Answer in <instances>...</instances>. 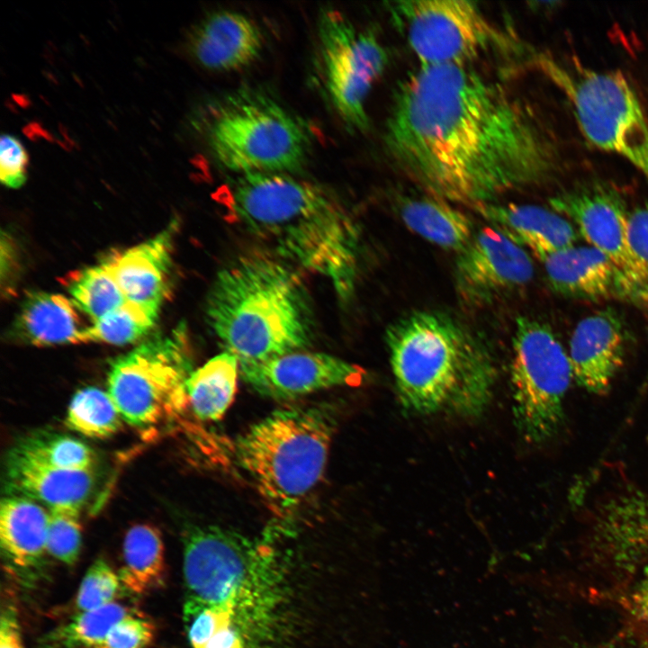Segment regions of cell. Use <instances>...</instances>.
Masks as SVG:
<instances>
[{"label": "cell", "mask_w": 648, "mask_h": 648, "mask_svg": "<svg viewBox=\"0 0 648 648\" xmlns=\"http://www.w3.org/2000/svg\"><path fill=\"white\" fill-rule=\"evenodd\" d=\"M383 140L397 167L429 195L472 207L544 184L560 166L528 103L469 64L410 73L396 89Z\"/></svg>", "instance_id": "cell-1"}, {"label": "cell", "mask_w": 648, "mask_h": 648, "mask_svg": "<svg viewBox=\"0 0 648 648\" xmlns=\"http://www.w3.org/2000/svg\"><path fill=\"white\" fill-rule=\"evenodd\" d=\"M230 215L279 257L325 277L338 298L354 294L360 227L333 194L286 173L238 175L224 200Z\"/></svg>", "instance_id": "cell-2"}, {"label": "cell", "mask_w": 648, "mask_h": 648, "mask_svg": "<svg viewBox=\"0 0 648 648\" xmlns=\"http://www.w3.org/2000/svg\"><path fill=\"white\" fill-rule=\"evenodd\" d=\"M398 402L411 416L477 418L488 409L497 381L493 351L451 314L418 310L385 331Z\"/></svg>", "instance_id": "cell-3"}, {"label": "cell", "mask_w": 648, "mask_h": 648, "mask_svg": "<svg viewBox=\"0 0 648 648\" xmlns=\"http://www.w3.org/2000/svg\"><path fill=\"white\" fill-rule=\"evenodd\" d=\"M209 326L239 364L305 350L315 319L301 276L281 257L253 252L216 275L206 302Z\"/></svg>", "instance_id": "cell-4"}, {"label": "cell", "mask_w": 648, "mask_h": 648, "mask_svg": "<svg viewBox=\"0 0 648 648\" xmlns=\"http://www.w3.org/2000/svg\"><path fill=\"white\" fill-rule=\"evenodd\" d=\"M337 417L324 404L274 411L234 444L238 464L274 515L287 518L321 480Z\"/></svg>", "instance_id": "cell-5"}, {"label": "cell", "mask_w": 648, "mask_h": 648, "mask_svg": "<svg viewBox=\"0 0 648 648\" xmlns=\"http://www.w3.org/2000/svg\"><path fill=\"white\" fill-rule=\"evenodd\" d=\"M186 600L222 616L248 641L276 599L273 549L215 526L195 527L184 540Z\"/></svg>", "instance_id": "cell-6"}, {"label": "cell", "mask_w": 648, "mask_h": 648, "mask_svg": "<svg viewBox=\"0 0 648 648\" xmlns=\"http://www.w3.org/2000/svg\"><path fill=\"white\" fill-rule=\"evenodd\" d=\"M203 122L212 156L238 175L294 174L308 158V127L263 90L243 87L230 92L208 109Z\"/></svg>", "instance_id": "cell-7"}, {"label": "cell", "mask_w": 648, "mask_h": 648, "mask_svg": "<svg viewBox=\"0 0 648 648\" xmlns=\"http://www.w3.org/2000/svg\"><path fill=\"white\" fill-rule=\"evenodd\" d=\"M536 60L570 102L585 138L627 159L648 179V119L625 76L546 55Z\"/></svg>", "instance_id": "cell-8"}, {"label": "cell", "mask_w": 648, "mask_h": 648, "mask_svg": "<svg viewBox=\"0 0 648 648\" xmlns=\"http://www.w3.org/2000/svg\"><path fill=\"white\" fill-rule=\"evenodd\" d=\"M510 383L515 427L527 443L552 439L564 417V400L573 378L569 355L546 323L516 319Z\"/></svg>", "instance_id": "cell-9"}, {"label": "cell", "mask_w": 648, "mask_h": 648, "mask_svg": "<svg viewBox=\"0 0 648 648\" xmlns=\"http://www.w3.org/2000/svg\"><path fill=\"white\" fill-rule=\"evenodd\" d=\"M187 333L179 325L117 358L108 375V392L128 424L149 429L172 419L189 405L192 374Z\"/></svg>", "instance_id": "cell-10"}, {"label": "cell", "mask_w": 648, "mask_h": 648, "mask_svg": "<svg viewBox=\"0 0 648 648\" xmlns=\"http://www.w3.org/2000/svg\"><path fill=\"white\" fill-rule=\"evenodd\" d=\"M390 11L419 66L469 64L490 50H519L473 2L400 1Z\"/></svg>", "instance_id": "cell-11"}, {"label": "cell", "mask_w": 648, "mask_h": 648, "mask_svg": "<svg viewBox=\"0 0 648 648\" xmlns=\"http://www.w3.org/2000/svg\"><path fill=\"white\" fill-rule=\"evenodd\" d=\"M318 32L332 104L347 127L364 131L369 126L367 96L388 64V53L374 33L333 9L320 14Z\"/></svg>", "instance_id": "cell-12"}, {"label": "cell", "mask_w": 648, "mask_h": 648, "mask_svg": "<svg viewBox=\"0 0 648 648\" xmlns=\"http://www.w3.org/2000/svg\"><path fill=\"white\" fill-rule=\"evenodd\" d=\"M534 265L526 249L491 226L476 230L454 263L455 292L468 307L481 308L526 286Z\"/></svg>", "instance_id": "cell-13"}, {"label": "cell", "mask_w": 648, "mask_h": 648, "mask_svg": "<svg viewBox=\"0 0 648 648\" xmlns=\"http://www.w3.org/2000/svg\"><path fill=\"white\" fill-rule=\"evenodd\" d=\"M549 203L554 211L575 223L590 247L605 254L648 292V275L628 243L629 212L617 190L594 182L557 194Z\"/></svg>", "instance_id": "cell-14"}, {"label": "cell", "mask_w": 648, "mask_h": 648, "mask_svg": "<svg viewBox=\"0 0 648 648\" xmlns=\"http://www.w3.org/2000/svg\"><path fill=\"white\" fill-rule=\"evenodd\" d=\"M239 374L262 395L292 400L334 387L359 385L365 371L333 355L302 350L239 364Z\"/></svg>", "instance_id": "cell-15"}, {"label": "cell", "mask_w": 648, "mask_h": 648, "mask_svg": "<svg viewBox=\"0 0 648 648\" xmlns=\"http://www.w3.org/2000/svg\"><path fill=\"white\" fill-rule=\"evenodd\" d=\"M548 284L562 296L589 301L619 300L648 306V292L593 247L573 246L543 261Z\"/></svg>", "instance_id": "cell-16"}, {"label": "cell", "mask_w": 648, "mask_h": 648, "mask_svg": "<svg viewBox=\"0 0 648 648\" xmlns=\"http://www.w3.org/2000/svg\"><path fill=\"white\" fill-rule=\"evenodd\" d=\"M626 347L623 320L608 308L582 319L570 340L573 378L588 392L604 394L622 366Z\"/></svg>", "instance_id": "cell-17"}, {"label": "cell", "mask_w": 648, "mask_h": 648, "mask_svg": "<svg viewBox=\"0 0 648 648\" xmlns=\"http://www.w3.org/2000/svg\"><path fill=\"white\" fill-rule=\"evenodd\" d=\"M176 230V222L173 221L155 237L102 261L127 301L158 312L171 292Z\"/></svg>", "instance_id": "cell-18"}, {"label": "cell", "mask_w": 648, "mask_h": 648, "mask_svg": "<svg viewBox=\"0 0 648 648\" xmlns=\"http://www.w3.org/2000/svg\"><path fill=\"white\" fill-rule=\"evenodd\" d=\"M264 38L247 15L220 10L205 16L189 35L188 49L203 68L218 72L239 70L259 56Z\"/></svg>", "instance_id": "cell-19"}, {"label": "cell", "mask_w": 648, "mask_h": 648, "mask_svg": "<svg viewBox=\"0 0 648 648\" xmlns=\"http://www.w3.org/2000/svg\"><path fill=\"white\" fill-rule=\"evenodd\" d=\"M488 223L543 261L575 246L578 234L572 222L541 206L496 202L472 207Z\"/></svg>", "instance_id": "cell-20"}, {"label": "cell", "mask_w": 648, "mask_h": 648, "mask_svg": "<svg viewBox=\"0 0 648 648\" xmlns=\"http://www.w3.org/2000/svg\"><path fill=\"white\" fill-rule=\"evenodd\" d=\"M9 495L24 497L47 505L81 508L94 490V470L74 471L50 466L12 448L4 467Z\"/></svg>", "instance_id": "cell-21"}, {"label": "cell", "mask_w": 648, "mask_h": 648, "mask_svg": "<svg viewBox=\"0 0 648 648\" xmlns=\"http://www.w3.org/2000/svg\"><path fill=\"white\" fill-rule=\"evenodd\" d=\"M49 511L30 499L8 495L0 507V544L6 565L19 578L34 579L47 552Z\"/></svg>", "instance_id": "cell-22"}, {"label": "cell", "mask_w": 648, "mask_h": 648, "mask_svg": "<svg viewBox=\"0 0 648 648\" xmlns=\"http://www.w3.org/2000/svg\"><path fill=\"white\" fill-rule=\"evenodd\" d=\"M78 309L61 294L30 292L10 328V338L37 346L86 343Z\"/></svg>", "instance_id": "cell-23"}, {"label": "cell", "mask_w": 648, "mask_h": 648, "mask_svg": "<svg viewBox=\"0 0 648 648\" xmlns=\"http://www.w3.org/2000/svg\"><path fill=\"white\" fill-rule=\"evenodd\" d=\"M397 208L411 231L444 249L459 252L476 232L470 217L432 195L403 196Z\"/></svg>", "instance_id": "cell-24"}, {"label": "cell", "mask_w": 648, "mask_h": 648, "mask_svg": "<svg viewBox=\"0 0 648 648\" xmlns=\"http://www.w3.org/2000/svg\"><path fill=\"white\" fill-rule=\"evenodd\" d=\"M238 374V358L226 351L192 372L186 393L189 406L199 419L216 421L223 417L235 397Z\"/></svg>", "instance_id": "cell-25"}, {"label": "cell", "mask_w": 648, "mask_h": 648, "mask_svg": "<svg viewBox=\"0 0 648 648\" xmlns=\"http://www.w3.org/2000/svg\"><path fill=\"white\" fill-rule=\"evenodd\" d=\"M123 564L118 574L125 590L142 595L163 585L166 577L164 544L158 528L137 524L123 541Z\"/></svg>", "instance_id": "cell-26"}, {"label": "cell", "mask_w": 648, "mask_h": 648, "mask_svg": "<svg viewBox=\"0 0 648 648\" xmlns=\"http://www.w3.org/2000/svg\"><path fill=\"white\" fill-rule=\"evenodd\" d=\"M133 609L118 602L79 612L42 636L38 648H101L112 628Z\"/></svg>", "instance_id": "cell-27"}, {"label": "cell", "mask_w": 648, "mask_h": 648, "mask_svg": "<svg viewBox=\"0 0 648 648\" xmlns=\"http://www.w3.org/2000/svg\"><path fill=\"white\" fill-rule=\"evenodd\" d=\"M76 307L95 321L127 300L113 275L101 262L73 271L61 281Z\"/></svg>", "instance_id": "cell-28"}, {"label": "cell", "mask_w": 648, "mask_h": 648, "mask_svg": "<svg viewBox=\"0 0 648 648\" xmlns=\"http://www.w3.org/2000/svg\"><path fill=\"white\" fill-rule=\"evenodd\" d=\"M123 420L108 392L96 387L77 391L68 408L66 426L92 438H106L120 430Z\"/></svg>", "instance_id": "cell-29"}, {"label": "cell", "mask_w": 648, "mask_h": 648, "mask_svg": "<svg viewBox=\"0 0 648 648\" xmlns=\"http://www.w3.org/2000/svg\"><path fill=\"white\" fill-rule=\"evenodd\" d=\"M13 448L28 458L60 469L90 471L95 465L93 450L82 441L65 435L34 433Z\"/></svg>", "instance_id": "cell-30"}, {"label": "cell", "mask_w": 648, "mask_h": 648, "mask_svg": "<svg viewBox=\"0 0 648 648\" xmlns=\"http://www.w3.org/2000/svg\"><path fill=\"white\" fill-rule=\"evenodd\" d=\"M158 316L157 311L126 301L118 308L93 321L87 328V342L117 346L133 343L151 330Z\"/></svg>", "instance_id": "cell-31"}, {"label": "cell", "mask_w": 648, "mask_h": 648, "mask_svg": "<svg viewBox=\"0 0 648 648\" xmlns=\"http://www.w3.org/2000/svg\"><path fill=\"white\" fill-rule=\"evenodd\" d=\"M80 509L59 507L49 511L47 552L67 565L76 562L82 544Z\"/></svg>", "instance_id": "cell-32"}, {"label": "cell", "mask_w": 648, "mask_h": 648, "mask_svg": "<svg viewBox=\"0 0 648 648\" xmlns=\"http://www.w3.org/2000/svg\"><path fill=\"white\" fill-rule=\"evenodd\" d=\"M123 589L119 574L104 560L97 559L81 581L76 596V608L84 612L116 602Z\"/></svg>", "instance_id": "cell-33"}, {"label": "cell", "mask_w": 648, "mask_h": 648, "mask_svg": "<svg viewBox=\"0 0 648 648\" xmlns=\"http://www.w3.org/2000/svg\"><path fill=\"white\" fill-rule=\"evenodd\" d=\"M155 635L153 622L133 609L112 628L101 648H147Z\"/></svg>", "instance_id": "cell-34"}, {"label": "cell", "mask_w": 648, "mask_h": 648, "mask_svg": "<svg viewBox=\"0 0 648 648\" xmlns=\"http://www.w3.org/2000/svg\"><path fill=\"white\" fill-rule=\"evenodd\" d=\"M28 154L20 140L9 134L0 139V180L10 188L22 186L26 180Z\"/></svg>", "instance_id": "cell-35"}, {"label": "cell", "mask_w": 648, "mask_h": 648, "mask_svg": "<svg viewBox=\"0 0 648 648\" xmlns=\"http://www.w3.org/2000/svg\"><path fill=\"white\" fill-rule=\"evenodd\" d=\"M627 238L633 256L648 275V204L629 212Z\"/></svg>", "instance_id": "cell-36"}, {"label": "cell", "mask_w": 648, "mask_h": 648, "mask_svg": "<svg viewBox=\"0 0 648 648\" xmlns=\"http://www.w3.org/2000/svg\"><path fill=\"white\" fill-rule=\"evenodd\" d=\"M0 648H24L17 610L14 605H5L0 617Z\"/></svg>", "instance_id": "cell-37"}, {"label": "cell", "mask_w": 648, "mask_h": 648, "mask_svg": "<svg viewBox=\"0 0 648 648\" xmlns=\"http://www.w3.org/2000/svg\"><path fill=\"white\" fill-rule=\"evenodd\" d=\"M631 610L634 617L648 626V559L631 596Z\"/></svg>", "instance_id": "cell-38"}, {"label": "cell", "mask_w": 648, "mask_h": 648, "mask_svg": "<svg viewBox=\"0 0 648 648\" xmlns=\"http://www.w3.org/2000/svg\"><path fill=\"white\" fill-rule=\"evenodd\" d=\"M23 133L31 140H36L39 139H44L49 141L53 140V137L50 135V133L42 128L40 124L38 122H31L27 124L23 130Z\"/></svg>", "instance_id": "cell-39"}, {"label": "cell", "mask_w": 648, "mask_h": 648, "mask_svg": "<svg viewBox=\"0 0 648 648\" xmlns=\"http://www.w3.org/2000/svg\"><path fill=\"white\" fill-rule=\"evenodd\" d=\"M14 99L16 103H18L21 106H27L28 105V100L23 95H14Z\"/></svg>", "instance_id": "cell-40"}]
</instances>
